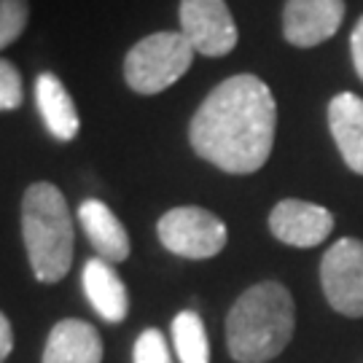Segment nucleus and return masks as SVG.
I'll list each match as a JSON object with an SVG mask.
<instances>
[{"instance_id":"nucleus-19","label":"nucleus","mask_w":363,"mask_h":363,"mask_svg":"<svg viewBox=\"0 0 363 363\" xmlns=\"http://www.w3.org/2000/svg\"><path fill=\"white\" fill-rule=\"evenodd\" d=\"M350 52H352V65H355V73L361 76L363 81V16L358 19V25L350 35Z\"/></svg>"},{"instance_id":"nucleus-14","label":"nucleus","mask_w":363,"mask_h":363,"mask_svg":"<svg viewBox=\"0 0 363 363\" xmlns=\"http://www.w3.org/2000/svg\"><path fill=\"white\" fill-rule=\"evenodd\" d=\"M328 130L345 164L363 175V100L352 91H342L328 103Z\"/></svg>"},{"instance_id":"nucleus-11","label":"nucleus","mask_w":363,"mask_h":363,"mask_svg":"<svg viewBox=\"0 0 363 363\" xmlns=\"http://www.w3.org/2000/svg\"><path fill=\"white\" fill-rule=\"evenodd\" d=\"M40 363H103V339L86 320L65 318L49 331Z\"/></svg>"},{"instance_id":"nucleus-13","label":"nucleus","mask_w":363,"mask_h":363,"mask_svg":"<svg viewBox=\"0 0 363 363\" xmlns=\"http://www.w3.org/2000/svg\"><path fill=\"white\" fill-rule=\"evenodd\" d=\"M35 105H38V113L52 138L62 140V143L76 140L78 130H81V116H78L70 91L65 89L62 78L57 73L43 70L35 78Z\"/></svg>"},{"instance_id":"nucleus-12","label":"nucleus","mask_w":363,"mask_h":363,"mask_svg":"<svg viewBox=\"0 0 363 363\" xmlns=\"http://www.w3.org/2000/svg\"><path fill=\"white\" fill-rule=\"evenodd\" d=\"M84 294L89 298L91 310L103 318L105 323H121L130 312V294L124 280L118 277L113 269V264H108L105 259H89L84 264Z\"/></svg>"},{"instance_id":"nucleus-7","label":"nucleus","mask_w":363,"mask_h":363,"mask_svg":"<svg viewBox=\"0 0 363 363\" xmlns=\"http://www.w3.org/2000/svg\"><path fill=\"white\" fill-rule=\"evenodd\" d=\"M181 33L196 54L226 57L237 49V25L226 0H181Z\"/></svg>"},{"instance_id":"nucleus-5","label":"nucleus","mask_w":363,"mask_h":363,"mask_svg":"<svg viewBox=\"0 0 363 363\" xmlns=\"http://www.w3.org/2000/svg\"><path fill=\"white\" fill-rule=\"evenodd\" d=\"M159 242L181 259H213L226 247V223L205 208H172L156 223Z\"/></svg>"},{"instance_id":"nucleus-10","label":"nucleus","mask_w":363,"mask_h":363,"mask_svg":"<svg viewBox=\"0 0 363 363\" xmlns=\"http://www.w3.org/2000/svg\"><path fill=\"white\" fill-rule=\"evenodd\" d=\"M78 223L100 259L108 264H121L130 259V234L103 199H84L78 205Z\"/></svg>"},{"instance_id":"nucleus-8","label":"nucleus","mask_w":363,"mask_h":363,"mask_svg":"<svg viewBox=\"0 0 363 363\" xmlns=\"http://www.w3.org/2000/svg\"><path fill=\"white\" fill-rule=\"evenodd\" d=\"M345 19V0H286L283 35L296 49H312L331 38Z\"/></svg>"},{"instance_id":"nucleus-18","label":"nucleus","mask_w":363,"mask_h":363,"mask_svg":"<svg viewBox=\"0 0 363 363\" xmlns=\"http://www.w3.org/2000/svg\"><path fill=\"white\" fill-rule=\"evenodd\" d=\"M132 358H135V363H172L164 334L159 328H145L138 337Z\"/></svg>"},{"instance_id":"nucleus-16","label":"nucleus","mask_w":363,"mask_h":363,"mask_svg":"<svg viewBox=\"0 0 363 363\" xmlns=\"http://www.w3.org/2000/svg\"><path fill=\"white\" fill-rule=\"evenodd\" d=\"M30 0H0V52L27 30Z\"/></svg>"},{"instance_id":"nucleus-3","label":"nucleus","mask_w":363,"mask_h":363,"mask_svg":"<svg viewBox=\"0 0 363 363\" xmlns=\"http://www.w3.org/2000/svg\"><path fill=\"white\" fill-rule=\"evenodd\" d=\"M22 240L38 283H60L73 267V216L65 194L49 181L27 186L22 196Z\"/></svg>"},{"instance_id":"nucleus-2","label":"nucleus","mask_w":363,"mask_h":363,"mask_svg":"<svg viewBox=\"0 0 363 363\" xmlns=\"http://www.w3.org/2000/svg\"><path fill=\"white\" fill-rule=\"evenodd\" d=\"M296 328L286 286L264 280L237 298L226 318V347L237 363H267L288 347Z\"/></svg>"},{"instance_id":"nucleus-1","label":"nucleus","mask_w":363,"mask_h":363,"mask_svg":"<svg viewBox=\"0 0 363 363\" xmlns=\"http://www.w3.org/2000/svg\"><path fill=\"white\" fill-rule=\"evenodd\" d=\"M277 132V103L259 76L220 81L196 108L189 140L199 159L229 175H250L267 164Z\"/></svg>"},{"instance_id":"nucleus-17","label":"nucleus","mask_w":363,"mask_h":363,"mask_svg":"<svg viewBox=\"0 0 363 363\" xmlns=\"http://www.w3.org/2000/svg\"><path fill=\"white\" fill-rule=\"evenodd\" d=\"M25 100V86H22V73L16 70L11 60L0 57V113L16 111Z\"/></svg>"},{"instance_id":"nucleus-20","label":"nucleus","mask_w":363,"mask_h":363,"mask_svg":"<svg viewBox=\"0 0 363 363\" xmlns=\"http://www.w3.org/2000/svg\"><path fill=\"white\" fill-rule=\"evenodd\" d=\"M13 350V328L9 323V318L0 312V363L6 361Z\"/></svg>"},{"instance_id":"nucleus-9","label":"nucleus","mask_w":363,"mask_h":363,"mask_svg":"<svg viewBox=\"0 0 363 363\" xmlns=\"http://www.w3.org/2000/svg\"><path fill=\"white\" fill-rule=\"evenodd\" d=\"M269 229L286 245L315 247L334 232V216L323 205H312L304 199H283L269 213Z\"/></svg>"},{"instance_id":"nucleus-15","label":"nucleus","mask_w":363,"mask_h":363,"mask_svg":"<svg viewBox=\"0 0 363 363\" xmlns=\"http://www.w3.org/2000/svg\"><path fill=\"white\" fill-rule=\"evenodd\" d=\"M172 345L181 363H210V342L205 323L194 310H183L172 320Z\"/></svg>"},{"instance_id":"nucleus-6","label":"nucleus","mask_w":363,"mask_h":363,"mask_svg":"<svg viewBox=\"0 0 363 363\" xmlns=\"http://www.w3.org/2000/svg\"><path fill=\"white\" fill-rule=\"evenodd\" d=\"M320 286L328 304L347 318H363V242L342 237L320 261Z\"/></svg>"},{"instance_id":"nucleus-4","label":"nucleus","mask_w":363,"mask_h":363,"mask_svg":"<svg viewBox=\"0 0 363 363\" xmlns=\"http://www.w3.org/2000/svg\"><path fill=\"white\" fill-rule=\"evenodd\" d=\"M194 54V46L181 30L145 35L124 57V81L138 94H159L191 70Z\"/></svg>"}]
</instances>
